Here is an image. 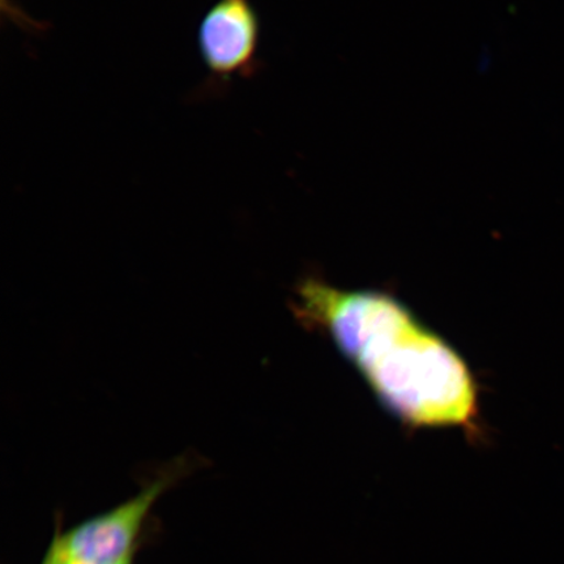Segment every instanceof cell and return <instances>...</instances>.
<instances>
[{
    "label": "cell",
    "mask_w": 564,
    "mask_h": 564,
    "mask_svg": "<svg viewBox=\"0 0 564 564\" xmlns=\"http://www.w3.org/2000/svg\"><path fill=\"white\" fill-rule=\"evenodd\" d=\"M293 310L333 337L380 403L408 426L478 432V387L468 365L393 295L306 279Z\"/></svg>",
    "instance_id": "6da1fadb"
},
{
    "label": "cell",
    "mask_w": 564,
    "mask_h": 564,
    "mask_svg": "<svg viewBox=\"0 0 564 564\" xmlns=\"http://www.w3.org/2000/svg\"><path fill=\"white\" fill-rule=\"evenodd\" d=\"M204 458L189 451L172 458L147 478L137 496L115 509L82 521L63 531L56 517L54 539L45 558L47 564L109 563L135 555L156 533L151 511L167 490L200 467Z\"/></svg>",
    "instance_id": "7a4b0ae2"
},
{
    "label": "cell",
    "mask_w": 564,
    "mask_h": 564,
    "mask_svg": "<svg viewBox=\"0 0 564 564\" xmlns=\"http://www.w3.org/2000/svg\"><path fill=\"white\" fill-rule=\"evenodd\" d=\"M260 19L252 0H216L200 21L197 46L206 80L195 97L210 98L228 90L236 79H251L259 59Z\"/></svg>",
    "instance_id": "3957f363"
},
{
    "label": "cell",
    "mask_w": 564,
    "mask_h": 564,
    "mask_svg": "<svg viewBox=\"0 0 564 564\" xmlns=\"http://www.w3.org/2000/svg\"><path fill=\"white\" fill-rule=\"evenodd\" d=\"M138 554L126 556V558L117 562H109V563H88V564H133L135 563ZM42 564H47L45 562H42Z\"/></svg>",
    "instance_id": "277c9868"
},
{
    "label": "cell",
    "mask_w": 564,
    "mask_h": 564,
    "mask_svg": "<svg viewBox=\"0 0 564 564\" xmlns=\"http://www.w3.org/2000/svg\"><path fill=\"white\" fill-rule=\"evenodd\" d=\"M42 564V563H41Z\"/></svg>",
    "instance_id": "5b68a950"
}]
</instances>
